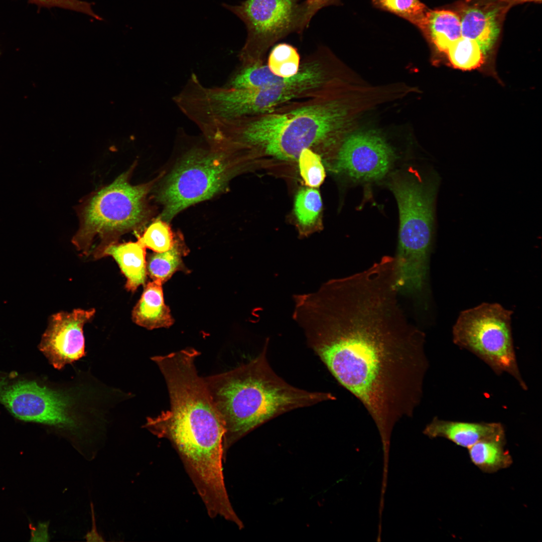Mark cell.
<instances>
[{"instance_id":"obj_20","label":"cell","mask_w":542,"mask_h":542,"mask_svg":"<svg viewBox=\"0 0 542 542\" xmlns=\"http://www.w3.org/2000/svg\"><path fill=\"white\" fill-rule=\"evenodd\" d=\"M187 249L181 239L175 238L172 247L163 252H154L146 259L147 275L162 284L167 281L182 264Z\"/></svg>"},{"instance_id":"obj_15","label":"cell","mask_w":542,"mask_h":542,"mask_svg":"<svg viewBox=\"0 0 542 542\" xmlns=\"http://www.w3.org/2000/svg\"><path fill=\"white\" fill-rule=\"evenodd\" d=\"M504 429L499 423L466 422L434 417L423 433L430 439L444 438L460 447L469 448L477 442Z\"/></svg>"},{"instance_id":"obj_3","label":"cell","mask_w":542,"mask_h":542,"mask_svg":"<svg viewBox=\"0 0 542 542\" xmlns=\"http://www.w3.org/2000/svg\"><path fill=\"white\" fill-rule=\"evenodd\" d=\"M200 353L190 348L152 360L165 379L171 406L144 427L159 438L170 441L183 459L207 461L223 450V420L204 378L199 376L194 361Z\"/></svg>"},{"instance_id":"obj_21","label":"cell","mask_w":542,"mask_h":542,"mask_svg":"<svg viewBox=\"0 0 542 542\" xmlns=\"http://www.w3.org/2000/svg\"><path fill=\"white\" fill-rule=\"evenodd\" d=\"M301 62L297 48L292 45L283 43L274 46L266 64L274 75L288 78L297 73Z\"/></svg>"},{"instance_id":"obj_10","label":"cell","mask_w":542,"mask_h":542,"mask_svg":"<svg viewBox=\"0 0 542 542\" xmlns=\"http://www.w3.org/2000/svg\"><path fill=\"white\" fill-rule=\"evenodd\" d=\"M223 6L246 28L247 38L238 54L240 66L265 63L267 52L278 41L294 32L302 36L310 23L302 0H245Z\"/></svg>"},{"instance_id":"obj_23","label":"cell","mask_w":542,"mask_h":542,"mask_svg":"<svg viewBox=\"0 0 542 542\" xmlns=\"http://www.w3.org/2000/svg\"><path fill=\"white\" fill-rule=\"evenodd\" d=\"M322 207L321 197L317 190L304 189L298 193L294 210L298 221L302 226H312L318 217Z\"/></svg>"},{"instance_id":"obj_19","label":"cell","mask_w":542,"mask_h":542,"mask_svg":"<svg viewBox=\"0 0 542 542\" xmlns=\"http://www.w3.org/2000/svg\"><path fill=\"white\" fill-rule=\"evenodd\" d=\"M504 429L484 438L467 449L471 462L483 472L492 474L510 467L513 463L505 448Z\"/></svg>"},{"instance_id":"obj_24","label":"cell","mask_w":542,"mask_h":542,"mask_svg":"<svg viewBox=\"0 0 542 542\" xmlns=\"http://www.w3.org/2000/svg\"><path fill=\"white\" fill-rule=\"evenodd\" d=\"M175 238L168 222L159 218L146 228L138 240L146 248L163 252L172 247Z\"/></svg>"},{"instance_id":"obj_7","label":"cell","mask_w":542,"mask_h":542,"mask_svg":"<svg viewBox=\"0 0 542 542\" xmlns=\"http://www.w3.org/2000/svg\"><path fill=\"white\" fill-rule=\"evenodd\" d=\"M237 154L210 146L188 151L157 191L159 218L169 223L185 208L224 191L235 173Z\"/></svg>"},{"instance_id":"obj_6","label":"cell","mask_w":542,"mask_h":542,"mask_svg":"<svg viewBox=\"0 0 542 542\" xmlns=\"http://www.w3.org/2000/svg\"><path fill=\"white\" fill-rule=\"evenodd\" d=\"M133 169L132 166L79 205V226L72 242L81 254L101 258L107 246L117 242L122 235L139 229L149 218L147 196L155 182L132 185Z\"/></svg>"},{"instance_id":"obj_25","label":"cell","mask_w":542,"mask_h":542,"mask_svg":"<svg viewBox=\"0 0 542 542\" xmlns=\"http://www.w3.org/2000/svg\"><path fill=\"white\" fill-rule=\"evenodd\" d=\"M377 7L392 12L419 27L429 10L419 0H372Z\"/></svg>"},{"instance_id":"obj_12","label":"cell","mask_w":542,"mask_h":542,"mask_svg":"<svg viewBox=\"0 0 542 542\" xmlns=\"http://www.w3.org/2000/svg\"><path fill=\"white\" fill-rule=\"evenodd\" d=\"M395 159L394 151L379 136L360 132L343 138L337 147L336 169L356 182L383 178Z\"/></svg>"},{"instance_id":"obj_1","label":"cell","mask_w":542,"mask_h":542,"mask_svg":"<svg viewBox=\"0 0 542 542\" xmlns=\"http://www.w3.org/2000/svg\"><path fill=\"white\" fill-rule=\"evenodd\" d=\"M393 269L374 263L297 300L293 318L338 383L363 404L390 449L395 425L412 418L429 368L426 336L405 317Z\"/></svg>"},{"instance_id":"obj_22","label":"cell","mask_w":542,"mask_h":542,"mask_svg":"<svg viewBox=\"0 0 542 542\" xmlns=\"http://www.w3.org/2000/svg\"><path fill=\"white\" fill-rule=\"evenodd\" d=\"M446 53L453 67L465 70L480 66L485 55L475 41L462 36L450 45Z\"/></svg>"},{"instance_id":"obj_27","label":"cell","mask_w":542,"mask_h":542,"mask_svg":"<svg viewBox=\"0 0 542 542\" xmlns=\"http://www.w3.org/2000/svg\"><path fill=\"white\" fill-rule=\"evenodd\" d=\"M39 8H59L86 15L96 20L103 19L93 10L91 3L82 0H28Z\"/></svg>"},{"instance_id":"obj_9","label":"cell","mask_w":542,"mask_h":542,"mask_svg":"<svg viewBox=\"0 0 542 542\" xmlns=\"http://www.w3.org/2000/svg\"><path fill=\"white\" fill-rule=\"evenodd\" d=\"M512 314L498 303H484L463 311L453 326V341L480 358L497 374H510L527 390L514 351Z\"/></svg>"},{"instance_id":"obj_26","label":"cell","mask_w":542,"mask_h":542,"mask_svg":"<svg viewBox=\"0 0 542 542\" xmlns=\"http://www.w3.org/2000/svg\"><path fill=\"white\" fill-rule=\"evenodd\" d=\"M298 160L300 174L306 184L319 187L324 181L325 172L318 153L309 149L303 150Z\"/></svg>"},{"instance_id":"obj_28","label":"cell","mask_w":542,"mask_h":542,"mask_svg":"<svg viewBox=\"0 0 542 542\" xmlns=\"http://www.w3.org/2000/svg\"><path fill=\"white\" fill-rule=\"evenodd\" d=\"M303 1L306 7L307 17L309 22L315 14L323 8L340 4V0H304Z\"/></svg>"},{"instance_id":"obj_2","label":"cell","mask_w":542,"mask_h":542,"mask_svg":"<svg viewBox=\"0 0 542 542\" xmlns=\"http://www.w3.org/2000/svg\"><path fill=\"white\" fill-rule=\"evenodd\" d=\"M336 87L266 112L226 119L223 136L238 150L284 161L298 159L304 150L316 152L338 146L343 139L347 110Z\"/></svg>"},{"instance_id":"obj_16","label":"cell","mask_w":542,"mask_h":542,"mask_svg":"<svg viewBox=\"0 0 542 542\" xmlns=\"http://www.w3.org/2000/svg\"><path fill=\"white\" fill-rule=\"evenodd\" d=\"M146 248L139 240L135 242H116L107 246L101 258L113 257L126 279V289L134 292L146 281Z\"/></svg>"},{"instance_id":"obj_18","label":"cell","mask_w":542,"mask_h":542,"mask_svg":"<svg viewBox=\"0 0 542 542\" xmlns=\"http://www.w3.org/2000/svg\"><path fill=\"white\" fill-rule=\"evenodd\" d=\"M419 28L439 51L445 53L462 36L460 18L450 10L429 9Z\"/></svg>"},{"instance_id":"obj_13","label":"cell","mask_w":542,"mask_h":542,"mask_svg":"<svg viewBox=\"0 0 542 542\" xmlns=\"http://www.w3.org/2000/svg\"><path fill=\"white\" fill-rule=\"evenodd\" d=\"M94 309L60 312L50 318L39 348L57 369L85 355L84 325L93 317Z\"/></svg>"},{"instance_id":"obj_8","label":"cell","mask_w":542,"mask_h":542,"mask_svg":"<svg viewBox=\"0 0 542 542\" xmlns=\"http://www.w3.org/2000/svg\"><path fill=\"white\" fill-rule=\"evenodd\" d=\"M335 78L328 59L313 52L301 61L296 75L280 83L256 89L223 87L218 96V110L226 118L266 112L291 101L318 94L330 87Z\"/></svg>"},{"instance_id":"obj_14","label":"cell","mask_w":542,"mask_h":542,"mask_svg":"<svg viewBox=\"0 0 542 542\" xmlns=\"http://www.w3.org/2000/svg\"><path fill=\"white\" fill-rule=\"evenodd\" d=\"M509 8L491 0L462 2L456 12L460 20L462 36L475 41L485 55L497 41L502 21Z\"/></svg>"},{"instance_id":"obj_4","label":"cell","mask_w":542,"mask_h":542,"mask_svg":"<svg viewBox=\"0 0 542 542\" xmlns=\"http://www.w3.org/2000/svg\"><path fill=\"white\" fill-rule=\"evenodd\" d=\"M268 342L248 363L204 378L224 424V461L233 444L263 424L289 411L336 399L330 392L295 387L279 376L267 359Z\"/></svg>"},{"instance_id":"obj_17","label":"cell","mask_w":542,"mask_h":542,"mask_svg":"<svg viewBox=\"0 0 542 542\" xmlns=\"http://www.w3.org/2000/svg\"><path fill=\"white\" fill-rule=\"evenodd\" d=\"M162 285L153 281L145 286L132 312V319L136 324L149 330L168 328L173 325L174 320L164 303Z\"/></svg>"},{"instance_id":"obj_5","label":"cell","mask_w":542,"mask_h":542,"mask_svg":"<svg viewBox=\"0 0 542 542\" xmlns=\"http://www.w3.org/2000/svg\"><path fill=\"white\" fill-rule=\"evenodd\" d=\"M437 176L413 169L397 171L389 186L399 214L398 243L394 257L395 286L400 294L415 295L424 289L434 233Z\"/></svg>"},{"instance_id":"obj_29","label":"cell","mask_w":542,"mask_h":542,"mask_svg":"<svg viewBox=\"0 0 542 542\" xmlns=\"http://www.w3.org/2000/svg\"><path fill=\"white\" fill-rule=\"evenodd\" d=\"M499 3L506 5L509 7L515 4H521L528 2H541V0H491Z\"/></svg>"},{"instance_id":"obj_11","label":"cell","mask_w":542,"mask_h":542,"mask_svg":"<svg viewBox=\"0 0 542 542\" xmlns=\"http://www.w3.org/2000/svg\"><path fill=\"white\" fill-rule=\"evenodd\" d=\"M0 403L23 421L72 432L78 428L69 397L36 382L0 378Z\"/></svg>"}]
</instances>
